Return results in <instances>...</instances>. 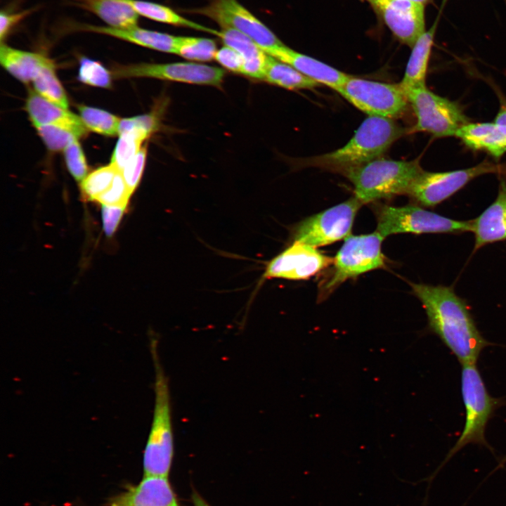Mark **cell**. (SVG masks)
<instances>
[{"mask_svg":"<svg viewBox=\"0 0 506 506\" xmlns=\"http://www.w3.org/2000/svg\"><path fill=\"white\" fill-rule=\"evenodd\" d=\"M497 93L499 98L500 108L495 115L494 122L499 125L506 133V98L500 91H498Z\"/></svg>","mask_w":506,"mask_h":506,"instance_id":"60d3db41","label":"cell"},{"mask_svg":"<svg viewBox=\"0 0 506 506\" xmlns=\"http://www.w3.org/2000/svg\"><path fill=\"white\" fill-rule=\"evenodd\" d=\"M368 116L394 119L407 110L409 101L399 84L351 77L337 91Z\"/></svg>","mask_w":506,"mask_h":506,"instance_id":"9c48e42d","label":"cell"},{"mask_svg":"<svg viewBox=\"0 0 506 506\" xmlns=\"http://www.w3.org/2000/svg\"><path fill=\"white\" fill-rule=\"evenodd\" d=\"M363 204L356 197L309 216L296 225L293 241L313 247L332 244L351 235L355 217Z\"/></svg>","mask_w":506,"mask_h":506,"instance_id":"30bf717a","label":"cell"},{"mask_svg":"<svg viewBox=\"0 0 506 506\" xmlns=\"http://www.w3.org/2000/svg\"><path fill=\"white\" fill-rule=\"evenodd\" d=\"M112 77V73L100 63L86 57L81 58L78 79L82 82L93 86L109 88Z\"/></svg>","mask_w":506,"mask_h":506,"instance_id":"1f68e13d","label":"cell"},{"mask_svg":"<svg viewBox=\"0 0 506 506\" xmlns=\"http://www.w3.org/2000/svg\"><path fill=\"white\" fill-rule=\"evenodd\" d=\"M192 499L195 506H209L197 493H193Z\"/></svg>","mask_w":506,"mask_h":506,"instance_id":"b9f144b4","label":"cell"},{"mask_svg":"<svg viewBox=\"0 0 506 506\" xmlns=\"http://www.w3.org/2000/svg\"><path fill=\"white\" fill-rule=\"evenodd\" d=\"M419 160H394L383 157L346 171L344 175L354 187V196L363 205L407 195L422 173Z\"/></svg>","mask_w":506,"mask_h":506,"instance_id":"3957f363","label":"cell"},{"mask_svg":"<svg viewBox=\"0 0 506 506\" xmlns=\"http://www.w3.org/2000/svg\"><path fill=\"white\" fill-rule=\"evenodd\" d=\"M377 231L384 238L397 233H453L472 231V220L458 221L429 211L418 205L374 208Z\"/></svg>","mask_w":506,"mask_h":506,"instance_id":"8992f818","label":"cell"},{"mask_svg":"<svg viewBox=\"0 0 506 506\" xmlns=\"http://www.w3.org/2000/svg\"><path fill=\"white\" fill-rule=\"evenodd\" d=\"M455 136L467 148L484 150L496 160L506 153V133L494 122H468L458 129Z\"/></svg>","mask_w":506,"mask_h":506,"instance_id":"ffe728a7","label":"cell"},{"mask_svg":"<svg viewBox=\"0 0 506 506\" xmlns=\"http://www.w3.org/2000/svg\"><path fill=\"white\" fill-rule=\"evenodd\" d=\"M119 171L114 165L102 167L88 174L81 182V189L84 197L96 200L111 186Z\"/></svg>","mask_w":506,"mask_h":506,"instance_id":"4dcf8cb0","label":"cell"},{"mask_svg":"<svg viewBox=\"0 0 506 506\" xmlns=\"http://www.w3.org/2000/svg\"><path fill=\"white\" fill-rule=\"evenodd\" d=\"M332 263L333 258L316 248L293 241L290 246L267 263L261 278L308 280L327 269Z\"/></svg>","mask_w":506,"mask_h":506,"instance_id":"4fadbf2b","label":"cell"},{"mask_svg":"<svg viewBox=\"0 0 506 506\" xmlns=\"http://www.w3.org/2000/svg\"><path fill=\"white\" fill-rule=\"evenodd\" d=\"M406 1H412V2L420 4L424 6L425 4H427L429 1H430L431 0H406Z\"/></svg>","mask_w":506,"mask_h":506,"instance_id":"ee69618b","label":"cell"},{"mask_svg":"<svg viewBox=\"0 0 506 506\" xmlns=\"http://www.w3.org/2000/svg\"><path fill=\"white\" fill-rule=\"evenodd\" d=\"M410 285L426 312L429 330L462 365L476 364L481 351L491 343L478 330L466 300L451 287L413 283Z\"/></svg>","mask_w":506,"mask_h":506,"instance_id":"6da1fadb","label":"cell"},{"mask_svg":"<svg viewBox=\"0 0 506 506\" xmlns=\"http://www.w3.org/2000/svg\"><path fill=\"white\" fill-rule=\"evenodd\" d=\"M183 12L205 16L215 22L221 29H233L242 32L264 52L284 44L238 0H211L205 6L186 9Z\"/></svg>","mask_w":506,"mask_h":506,"instance_id":"8fae6325","label":"cell"},{"mask_svg":"<svg viewBox=\"0 0 506 506\" xmlns=\"http://www.w3.org/2000/svg\"><path fill=\"white\" fill-rule=\"evenodd\" d=\"M150 135L132 131L119 136L110 164L122 171L129 162L140 151L142 143Z\"/></svg>","mask_w":506,"mask_h":506,"instance_id":"f546056e","label":"cell"},{"mask_svg":"<svg viewBox=\"0 0 506 506\" xmlns=\"http://www.w3.org/2000/svg\"><path fill=\"white\" fill-rule=\"evenodd\" d=\"M138 13L150 20L176 27H186L216 36L218 30L190 20L164 5L143 0H129Z\"/></svg>","mask_w":506,"mask_h":506,"instance_id":"d4e9b609","label":"cell"},{"mask_svg":"<svg viewBox=\"0 0 506 506\" xmlns=\"http://www.w3.org/2000/svg\"><path fill=\"white\" fill-rule=\"evenodd\" d=\"M406 131L394 119L368 116L343 147L309 157L305 163L344 175L350 169L382 157Z\"/></svg>","mask_w":506,"mask_h":506,"instance_id":"7a4b0ae2","label":"cell"},{"mask_svg":"<svg viewBox=\"0 0 506 506\" xmlns=\"http://www.w3.org/2000/svg\"><path fill=\"white\" fill-rule=\"evenodd\" d=\"M436 25L425 31L411 48L404 76L399 82L405 91L424 86L429 59L434 42Z\"/></svg>","mask_w":506,"mask_h":506,"instance_id":"cb8c5ba5","label":"cell"},{"mask_svg":"<svg viewBox=\"0 0 506 506\" xmlns=\"http://www.w3.org/2000/svg\"><path fill=\"white\" fill-rule=\"evenodd\" d=\"M131 195L124 180L122 171L115 175L111 186L96 200L101 205L126 206Z\"/></svg>","mask_w":506,"mask_h":506,"instance_id":"e575fe53","label":"cell"},{"mask_svg":"<svg viewBox=\"0 0 506 506\" xmlns=\"http://www.w3.org/2000/svg\"><path fill=\"white\" fill-rule=\"evenodd\" d=\"M216 51V44L212 39L179 37L176 54L188 60L206 62L214 60Z\"/></svg>","mask_w":506,"mask_h":506,"instance_id":"f1b7e54d","label":"cell"},{"mask_svg":"<svg viewBox=\"0 0 506 506\" xmlns=\"http://www.w3.org/2000/svg\"><path fill=\"white\" fill-rule=\"evenodd\" d=\"M35 91L47 100L67 110L68 100L56 74V66L51 59L37 73L32 80Z\"/></svg>","mask_w":506,"mask_h":506,"instance_id":"4316f807","label":"cell"},{"mask_svg":"<svg viewBox=\"0 0 506 506\" xmlns=\"http://www.w3.org/2000/svg\"><path fill=\"white\" fill-rule=\"evenodd\" d=\"M384 238L377 231L349 235L333 258V263L318 284V300L323 301L349 279L384 268L387 259L382 251Z\"/></svg>","mask_w":506,"mask_h":506,"instance_id":"277c9868","label":"cell"},{"mask_svg":"<svg viewBox=\"0 0 506 506\" xmlns=\"http://www.w3.org/2000/svg\"><path fill=\"white\" fill-rule=\"evenodd\" d=\"M25 107L34 126H58L71 131L77 138L87 134L79 116L47 100L35 91H29Z\"/></svg>","mask_w":506,"mask_h":506,"instance_id":"d6986e66","label":"cell"},{"mask_svg":"<svg viewBox=\"0 0 506 506\" xmlns=\"http://www.w3.org/2000/svg\"><path fill=\"white\" fill-rule=\"evenodd\" d=\"M147 150L143 147L122 171L129 192L132 194L141 181L145 164Z\"/></svg>","mask_w":506,"mask_h":506,"instance_id":"d590c367","label":"cell"},{"mask_svg":"<svg viewBox=\"0 0 506 506\" xmlns=\"http://www.w3.org/2000/svg\"><path fill=\"white\" fill-rule=\"evenodd\" d=\"M505 463H506V455H505V457H503V458L499 461L498 465L497 467H495L494 469L491 472V474L492 473H493L495 471H496L497 469H500V468H502ZM491 474H489L488 475H491Z\"/></svg>","mask_w":506,"mask_h":506,"instance_id":"7bdbcfd3","label":"cell"},{"mask_svg":"<svg viewBox=\"0 0 506 506\" xmlns=\"http://www.w3.org/2000/svg\"><path fill=\"white\" fill-rule=\"evenodd\" d=\"M51 59L41 53L17 49L3 42L0 46L1 65L23 83L32 82L39 70Z\"/></svg>","mask_w":506,"mask_h":506,"instance_id":"603a6c76","label":"cell"},{"mask_svg":"<svg viewBox=\"0 0 506 506\" xmlns=\"http://www.w3.org/2000/svg\"><path fill=\"white\" fill-rule=\"evenodd\" d=\"M157 129L156 117L152 114L120 119L118 136L132 131H143L151 135Z\"/></svg>","mask_w":506,"mask_h":506,"instance_id":"8d00e7d4","label":"cell"},{"mask_svg":"<svg viewBox=\"0 0 506 506\" xmlns=\"http://www.w3.org/2000/svg\"><path fill=\"white\" fill-rule=\"evenodd\" d=\"M34 8L26 9L18 12L1 11L0 14V39L1 42L11 30L30 15Z\"/></svg>","mask_w":506,"mask_h":506,"instance_id":"ab89813d","label":"cell"},{"mask_svg":"<svg viewBox=\"0 0 506 506\" xmlns=\"http://www.w3.org/2000/svg\"><path fill=\"white\" fill-rule=\"evenodd\" d=\"M263 80L290 90L312 89L319 86L318 82L304 76L291 65L270 55L266 65Z\"/></svg>","mask_w":506,"mask_h":506,"instance_id":"484cf974","label":"cell"},{"mask_svg":"<svg viewBox=\"0 0 506 506\" xmlns=\"http://www.w3.org/2000/svg\"><path fill=\"white\" fill-rule=\"evenodd\" d=\"M487 174H506V165L484 160L466 169L448 171H423L407 195L424 207H434L450 197L472 180Z\"/></svg>","mask_w":506,"mask_h":506,"instance_id":"ba28073f","label":"cell"},{"mask_svg":"<svg viewBox=\"0 0 506 506\" xmlns=\"http://www.w3.org/2000/svg\"><path fill=\"white\" fill-rule=\"evenodd\" d=\"M373 7L394 37L410 48L425 32L424 5L406 0H379Z\"/></svg>","mask_w":506,"mask_h":506,"instance_id":"5bb4252c","label":"cell"},{"mask_svg":"<svg viewBox=\"0 0 506 506\" xmlns=\"http://www.w3.org/2000/svg\"><path fill=\"white\" fill-rule=\"evenodd\" d=\"M216 37L224 45L235 49L244 58L245 63L241 74L263 80L268 55L252 39L233 29H221Z\"/></svg>","mask_w":506,"mask_h":506,"instance_id":"44dd1931","label":"cell"},{"mask_svg":"<svg viewBox=\"0 0 506 506\" xmlns=\"http://www.w3.org/2000/svg\"><path fill=\"white\" fill-rule=\"evenodd\" d=\"M473 252L482 247L506 240V181L501 178L498 195L478 217L472 220Z\"/></svg>","mask_w":506,"mask_h":506,"instance_id":"e0dca14e","label":"cell"},{"mask_svg":"<svg viewBox=\"0 0 506 506\" xmlns=\"http://www.w3.org/2000/svg\"><path fill=\"white\" fill-rule=\"evenodd\" d=\"M115 78L150 77L188 84L220 86L224 70L192 62L171 63H141L118 65L111 72Z\"/></svg>","mask_w":506,"mask_h":506,"instance_id":"7c38bea8","label":"cell"},{"mask_svg":"<svg viewBox=\"0 0 506 506\" xmlns=\"http://www.w3.org/2000/svg\"><path fill=\"white\" fill-rule=\"evenodd\" d=\"M46 147L52 151L64 150L74 138H78L71 131L56 125L34 126Z\"/></svg>","mask_w":506,"mask_h":506,"instance_id":"d6a6232c","label":"cell"},{"mask_svg":"<svg viewBox=\"0 0 506 506\" xmlns=\"http://www.w3.org/2000/svg\"><path fill=\"white\" fill-rule=\"evenodd\" d=\"M74 5L95 14L113 28L137 25L138 15L129 0H70Z\"/></svg>","mask_w":506,"mask_h":506,"instance_id":"7402d4cb","label":"cell"},{"mask_svg":"<svg viewBox=\"0 0 506 506\" xmlns=\"http://www.w3.org/2000/svg\"><path fill=\"white\" fill-rule=\"evenodd\" d=\"M405 93L416 117L413 132H427L436 138L455 136L458 129L469 122L457 102L434 93L426 85Z\"/></svg>","mask_w":506,"mask_h":506,"instance_id":"52a82bcc","label":"cell"},{"mask_svg":"<svg viewBox=\"0 0 506 506\" xmlns=\"http://www.w3.org/2000/svg\"><path fill=\"white\" fill-rule=\"evenodd\" d=\"M110 506H179L168 477L143 476L136 486L114 497Z\"/></svg>","mask_w":506,"mask_h":506,"instance_id":"2e32d148","label":"cell"},{"mask_svg":"<svg viewBox=\"0 0 506 506\" xmlns=\"http://www.w3.org/2000/svg\"><path fill=\"white\" fill-rule=\"evenodd\" d=\"M461 391L465 408V422L462 432L437 469L428 478L430 483L451 458L465 446L474 443L492 451L485 438L486 424L501 400L488 392L476 364L462 365Z\"/></svg>","mask_w":506,"mask_h":506,"instance_id":"5b68a950","label":"cell"},{"mask_svg":"<svg viewBox=\"0 0 506 506\" xmlns=\"http://www.w3.org/2000/svg\"><path fill=\"white\" fill-rule=\"evenodd\" d=\"M368 1L372 6H374L379 0H366Z\"/></svg>","mask_w":506,"mask_h":506,"instance_id":"f6af8a7d","label":"cell"},{"mask_svg":"<svg viewBox=\"0 0 506 506\" xmlns=\"http://www.w3.org/2000/svg\"><path fill=\"white\" fill-rule=\"evenodd\" d=\"M67 169L74 179L82 182L87 176L88 167L77 138L72 140L63 150Z\"/></svg>","mask_w":506,"mask_h":506,"instance_id":"836d02e7","label":"cell"},{"mask_svg":"<svg viewBox=\"0 0 506 506\" xmlns=\"http://www.w3.org/2000/svg\"><path fill=\"white\" fill-rule=\"evenodd\" d=\"M265 52L291 65L319 84L327 86L336 91L351 77L318 60L297 52L285 44Z\"/></svg>","mask_w":506,"mask_h":506,"instance_id":"9a60e30c","label":"cell"},{"mask_svg":"<svg viewBox=\"0 0 506 506\" xmlns=\"http://www.w3.org/2000/svg\"><path fill=\"white\" fill-rule=\"evenodd\" d=\"M103 228L108 237L115 232L126 208V206L101 205Z\"/></svg>","mask_w":506,"mask_h":506,"instance_id":"f35d334b","label":"cell"},{"mask_svg":"<svg viewBox=\"0 0 506 506\" xmlns=\"http://www.w3.org/2000/svg\"><path fill=\"white\" fill-rule=\"evenodd\" d=\"M79 117L87 129L104 136L118 135L120 119L101 109L79 105Z\"/></svg>","mask_w":506,"mask_h":506,"instance_id":"83f0119b","label":"cell"},{"mask_svg":"<svg viewBox=\"0 0 506 506\" xmlns=\"http://www.w3.org/2000/svg\"><path fill=\"white\" fill-rule=\"evenodd\" d=\"M214 60L222 67L235 73H242L245 59L242 55L235 49L224 45L217 49Z\"/></svg>","mask_w":506,"mask_h":506,"instance_id":"74e56055","label":"cell"},{"mask_svg":"<svg viewBox=\"0 0 506 506\" xmlns=\"http://www.w3.org/2000/svg\"><path fill=\"white\" fill-rule=\"evenodd\" d=\"M70 29L108 35L130 43L168 53H176L179 37L146 30L137 25L129 28H113L89 24L75 23Z\"/></svg>","mask_w":506,"mask_h":506,"instance_id":"ac0fdd59","label":"cell"}]
</instances>
